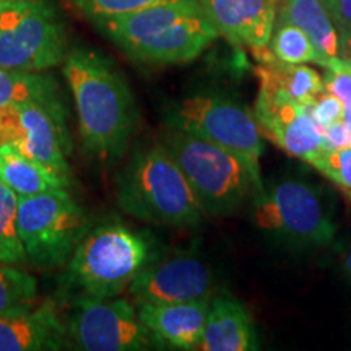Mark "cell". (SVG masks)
Segmentation results:
<instances>
[{
  "label": "cell",
  "mask_w": 351,
  "mask_h": 351,
  "mask_svg": "<svg viewBox=\"0 0 351 351\" xmlns=\"http://www.w3.org/2000/svg\"><path fill=\"white\" fill-rule=\"evenodd\" d=\"M64 77L85 150L103 161L121 158L138 127L137 103L121 70L98 51L73 47L64 59Z\"/></svg>",
  "instance_id": "1"
},
{
  "label": "cell",
  "mask_w": 351,
  "mask_h": 351,
  "mask_svg": "<svg viewBox=\"0 0 351 351\" xmlns=\"http://www.w3.org/2000/svg\"><path fill=\"white\" fill-rule=\"evenodd\" d=\"M93 23L127 56L152 65L192 62L219 36L195 0H174Z\"/></svg>",
  "instance_id": "2"
},
{
  "label": "cell",
  "mask_w": 351,
  "mask_h": 351,
  "mask_svg": "<svg viewBox=\"0 0 351 351\" xmlns=\"http://www.w3.org/2000/svg\"><path fill=\"white\" fill-rule=\"evenodd\" d=\"M155 257L150 236L119 219L88 228L65 263L60 295L70 301L117 298Z\"/></svg>",
  "instance_id": "3"
},
{
  "label": "cell",
  "mask_w": 351,
  "mask_h": 351,
  "mask_svg": "<svg viewBox=\"0 0 351 351\" xmlns=\"http://www.w3.org/2000/svg\"><path fill=\"white\" fill-rule=\"evenodd\" d=\"M161 143L186 176L205 215L236 213L263 187L257 158L166 127Z\"/></svg>",
  "instance_id": "4"
},
{
  "label": "cell",
  "mask_w": 351,
  "mask_h": 351,
  "mask_svg": "<svg viewBox=\"0 0 351 351\" xmlns=\"http://www.w3.org/2000/svg\"><path fill=\"white\" fill-rule=\"evenodd\" d=\"M116 202L122 212L150 225L197 226L205 217L186 176L160 140L132 153L116 178Z\"/></svg>",
  "instance_id": "5"
},
{
  "label": "cell",
  "mask_w": 351,
  "mask_h": 351,
  "mask_svg": "<svg viewBox=\"0 0 351 351\" xmlns=\"http://www.w3.org/2000/svg\"><path fill=\"white\" fill-rule=\"evenodd\" d=\"M258 231L296 251L328 247L337 232L332 205L319 187L295 178L263 186L251 202Z\"/></svg>",
  "instance_id": "6"
},
{
  "label": "cell",
  "mask_w": 351,
  "mask_h": 351,
  "mask_svg": "<svg viewBox=\"0 0 351 351\" xmlns=\"http://www.w3.org/2000/svg\"><path fill=\"white\" fill-rule=\"evenodd\" d=\"M67 56V32L49 0L0 2V67L44 72Z\"/></svg>",
  "instance_id": "7"
},
{
  "label": "cell",
  "mask_w": 351,
  "mask_h": 351,
  "mask_svg": "<svg viewBox=\"0 0 351 351\" xmlns=\"http://www.w3.org/2000/svg\"><path fill=\"white\" fill-rule=\"evenodd\" d=\"M19 232L26 258L36 269H57L75 251L90 219L67 189L19 197Z\"/></svg>",
  "instance_id": "8"
},
{
  "label": "cell",
  "mask_w": 351,
  "mask_h": 351,
  "mask_svg": "<svg viewBox=\"0 0 351 351\" xmlns=\"http://www.w3.org/2000/svg\"><path fill=\"white\" fill-rule=\"evenodd\" d=\"M166 127L184 130L257 160L265 153L252 111L221 93L202 91L178 101L166 114Z\"/></svg>",
  "instance_id": "9"
},
{
  "label": "cell",
  "mask_w": 351,
  "mask_h": 351,
  "mask_svg": "<svg viewBox=\"0 0 351 351\" xmlns=\"http://www.w3.org/2000/svg\"><path fill=\"white\" fill-rule=\"evenodd\" d=\"M67 326L69 348L82 351L165 350L124 298L72 301Z\"/></svg>",
  "instance_id": "10"
},
{
  "label": "cell",
  "mask_w": 351,
  "mask_h": 351,
  "mask_svg": "<svg viewBox=\"0 0 351 351\" xmlns=\"http://www.w3.org/2000/svg\"><path fill=\"white\" fill-rule=\"evenodd\" d=\"M0 145L13 148L70 179L72 150L67 111L41 103H20L0 109Z\"/></svg>",
  "instance_id": "11"
},
{
  "label": "cell",
  "mask_w": 351,
  "mask_h": 351,
  "mask_svg": "<svg viewBox=\"0 0 351 351\" xmlns=\"http://www.w3.org/2000/svg\"><path fill=\"white\" fill-rule=\"evenodd\" d=\"M215 276L210 267L194 252L156 256L130 283L135 302H184L212 296Z\"/></svg>",
  "instance_id": "12"
},
{
  "label": "cell",
  "mask_w": 351,
  "mask_h": 351,
  "mask_svg": "<svg viewBox=\"0 0 351 351\" xmlns=\"http://www.w3.org/2000/svg\"><path fill=\"white\" fill-rule=\"evenodd\" d=\"M263 138H269L287 155L313 165L326 148L320 129L302 104L276 88L261 85L252 109Z\"/></svg>",
  "instance_id": "13"
},
{
  "label": "cell",
  "mask_w": 351,
  "mask_h": 351,
  "mask_svg": "<svg viewBox=\"0 0 351 351\" xmlns=\"http://www.w3.org/2000/svg\"><path fill=\"white\" fill-rule=\"evenodd\" d=\"M219 36L258 51L269 46L280 0H195Z\"/></svg>",
  "instance_id": "14"
},
{
  "label": "cell",
  "mask_w": 351,
  "mask_h": 351,
  "mask_svg": "<svg viewBox=\"0 0 351 351\" xmlns=\"http://www.w3.org/2000/svg\"><path fill=\"white\" fill-rule=\"evenodd\" d=\"M212 296L165 304L138 302V317L165 348L199 350Z\"/></svg>",
  "instance_id": "15"
},
{
  "label": "cell",
  "mask_w": 351,
  "mask_h": 351,
  "mask_svg": "<svg viewBox=\"0 0 351 351\" xmlns=\"http://www.w3.org/2000/svg\"><path fill=\"white\" fill-rule=\"evenodd\" d=\"M69 348L67 326L52 302L0 314V351Z\"/></svg>",
  "instance_id": "16"
},
{
  "label": "cell",
  "mask_w": 351,
  "mask_h": 351,
  "mask_svg": "<svg viewBox=\"0 0 351 351\" xmlns=\"http://www.w3.org/2000/svg\"><path fill=\"white\" fill-rule=\"evenodd\" d=\"M258 348L256 326L243 302L228 295H213L199 350L256 351Z\"/></svg>",
  "instance_id": "17"
},
{
  "label": "cell",
  "mask_w": 351,
  "mask_h": 351,
  "mask_svg": "<svg viewBox=\"0 0 351 351\" xmlns=\"http://www.w3.org/2000/svg\"><path fill=\"white\" fill-rule=\"evenodd\" d=\"M258 60L256 73L261 85L283 91L300 104L309 103L315 96L326 91V82L317 70L306 64H287L271 54L269 46L252 51Z\"/></svg>",
  "instance_id": "18"
},
{
  "label": "cell",
  "mask_w": 351,
  "mask_h": 351,
  "mask_svg": "<svg viewBox=\"0 0 351 351\" xmlns=\"http://www.w3.org/2000/svg\"><path fill=\"white\" fill-rule=\"evenodd\" d=\"M0 182L19 197H28L56 189H69L72 181L49 166L23 155L12 145H0Z\"/></svg>",
  "instance_id": "19"
},
{
  "label": "cell",
  "mask_w": 351,
  "mask_h": 351,
  "mask_svg": "<svg viewBox=\"0 0 351 351\" xmlns=\"http://www.w3.org/2000/svg\"><path fill=\"white\" fill-rule=\"evenodd\" d=\"M276 16L296 25L309 36L324 59L322 67L340 57V33L324 0H280Z\"/></svg>",
  "instance_id": "20"
},
{
  "label": "cell",
  "mask_w": 351,
  "mask_h": 351,
  "mask_svg": "<svg viewBox=\"0 0 351 351\" xmlns=\"http://www.w3.org/2000/svg\"><path fill=\"white\" fill-rule=\"evenodd\" d=\"M20 103H41L65 111L56 78L44 72H21L0 67V109Z\"/></svg>",
  "instance_id": "21"
},
{
  "label": "cell",
  "mask_w": 351,
  "mask_h": 351,
  "mask_svg": "<svg viewBox=\"0 0 351 351\" xmlns=\"http://www.w3.org/2000/svg\"><path fill=\"white\" fill-rule=\"evenodd\" d=\"M269 49L276 59L287 64H317L322 67L324 59L309 36L296 25L276 16Z\"/></svg>",
  "instance_id": "22"
},
{
  "label": "cell",
  "mask_w": 351,
  "mask_h": 351,
  "mask_svg": "<svg viewBox=\"0 0 351 351\" xmlns=\"http://www.w3.org/2000/svg\"><path fill=\"white\" fill-rule=\"evenodd\" d=\"M19 195L0 182V263L23 265L28 262L19 232Z\"/></svg>",
  "instance_id": "23"
},
{
  "label": "cell",
  "mask_w": 351,
  "mask_h": 351,
  "mask_svg": "<svg viewBox=\"0 0 351 351\" xmlns=\"http://www.w3.org/2000/svg\"><path fill=\"white\" fill-rule=\"evenodd\" d=\"M38 282L33 275L0 263V314L36 306Z\"/></svg>",
  "instance_id": "24"
},
{
  "label": "cell",
  "mask_w": 351,
  "mask_h": 351,
  "mask_svg": "<svg viewBox=\"0 0 351 351\" xmlns=\"http://www.w3.org/2000/svg\"><path fill=\"white\" fill-rule=\"evenodd\" d=\"M72 5L80 10L91 21L111 19V16L134 13L143 8L174 2V0H70Z\"/></svg>",
  "instance_id": "25"
},
{
  "label": "cell",
  "mask_w": 351,
  "mask_h": 351,
  "mask_svg": "<svg viewBox=\"0 0 351 351\" xmlns=\"http://www.w3.org/2000/svg\"><path fill=\"white\" fill-rule=\"evenodd\" d=\"M313 166L343 192L351 191V147L324 148Z\"/></svg>",
  "instance_id": "26"
},
{
  "label": "cell",
  "mask_w": 351,
  "mask_h": 351,
  "mask_svg": "<svg viewBox=\"0 0 351 351\" xmlns=\"http://www.w3.org/2000/svg\"><path fill=\"white\" fill-rule=\"evenodd\" d=\"M326 90L335 95L345 106V122L351 125V70L341 57L328 60L326 67Z\"/></svg>",
  "instance_id": "27"
},
{
  "label": "cell",
  "mask_w": 351,
  "mask_h": 351,
  "mask_svg": "<svg viewBox=\"0 0 351 351\" xmlns=\"http://www.w3.org/2000/svg\"><path fill=\"white\" fill-rule=\"evenodd\" d=\"M302 106H304L306 112L309 114V117L314 121V124L317 125L320 130L326 129L327 125L335 124V122L345 119L343 103L327 90L311 99L309 103L302 104Z\"/></svg>",
  "instance_id": "28"
},
{
  "label": "cell",
  "mask_w": 351,
  "mask_h": 351,
  "mask_svg": "<svg viewBox=\"0 0 351 351\" xmlns=\"http://www.w3.org/2000/svg\"><path fill=\"white\" fill-rule=\"evenodd\" d=\"M324 138V145L326 148H346L351 147L350 138V129L345 121H339L335 124L327 125L326 129L320 130Z\"/></svg>",
  "instance_id": "29"
},
{
  "label": "cell",
  "mask_w": 351,
  "mask_h": 351,
  "mask_svg": "<svg viewBox=\"0 0 351 351\" xmlns=\"http://www.w3.org/2000/svg\"><path fill=\"white\" fill-rule=\"evenodd\" d=\"M339 32H351V0H324Z\"/></svg>",
  "instance_id": "30"
},
{
  "label": "cell",
  "mask_w": 351,
  "mask_h": 351,
  "mask_svg": "<svg viewBox=\"0 0 351 351\" xmlns=\"http://www.w3.org/2000/svg\"><path fill=\"white\" fill-rule=\"evenodd\" d=\"M340 33V57L345 60H351V32Z\"/></svg>",
  "instance_id": "31"
},
{
  "label": "cell",
  "mask_w": 351,
  "mask_h": 351,
  "mask_svg": "<svg viewBox=\"0 0 351 351\" xmlns=\"http://www.w3.org/2000/svg\"><path fill=\"white\" fill-rule=\"evenodd\" d=\"M340 270L345 275V278L351 283V245L346 251L341 252L340 257Z\"/></svg>",
  "instance_id": "32"
},
{
  "label": "cell",
  "mask_w": 351,
  "mask_h": 351,
  "mask_svg": "<svg viewBox=\"0 0 351 351\" xmlns=\"http://www.w3.org/2000/svg\"><path fill=\"white\" fill-rule=\"evenodd\" d=\"M345 194H346V197H348V200L351 202V191L350 192H345Z\"/></svg>",
  "instance_id": "33"
},
{
  "label": "cell",
  "mask_w": 351,
  "mask_h": 351,
  "mask_svg": "<svg viewBox=\"0 0 351 351\" xmlns=\"http://www.w3.org/2000/svg\"><path fill=\"white\" fill-rule=\"evenodd\" d=\"M343 60H345V59H343ZM345 62H346V65H348L350 70H351V60H345Z\"/></svg>",
  "instance_id": "34"
},
{
  "label": "cell",
  "mask_w": 351,
  "mask_h": 351,
  "mask_svg": "<svg viewBox=\"0 0 351 351\" xmlns=\"http://www.w3.org/2000/svg\"><path fill=\"white\" fill-rule=\"evenodd\" d=\"M0 2H16V0H0Z\"/></svg>",
  "instance_id": "35"
},
{
  "label": "cell",
  "mask_w": 351,
  "mask_h": 351,
  "mask_svg": "<svg viewBox=\"0 0 351 351\" xmlns=\"http://www.w3.org/2000/svg\"><path fill=\"white\" fill-rule=\"evenodd\" d=\"M346 125H348V124H346ZM348 129H350V138H351V125H348Z\"/></svg>",
  "instance_id": "36"
}]
</instances>
